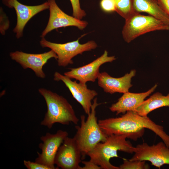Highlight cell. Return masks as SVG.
<instances>
[{"label":"cell","mask_w":169,"mask_h":169,"mask_svg":"<svg viewBox=\"0 0 169 169\" xmlns=\"http://www.w3.org/2000/svg\"><path fill=\"white\" fill-rule=\"evenodd\" d=\"M38 91L44 99L47 106V111L41 122V125L50 129L55 123L65 125L70 123L78 124L79 119L67 99L44 88H40Z\"/></svg>","instance_id":"7a4b0ae2"},{"label":"cell","mask_w":169,"mask_h":169,"mask_svg":"<svg viewBox=\"0 0 169 169\" xmlns=\"http://www.w3.org/2000/svg\"><path fill=\"white\" fill-rule=\"evenodd\" d=\"M11 59L19 63L24 69L29 68L38 77L44 79L46 75L43 70V66L52 58L57 60L58 56L52 50L43 53L32 54L16 51L9 54Z\"/></svg>","instance_id":"8fae6325"},{"label":"cell","mask_w":169,"mask_h":169,"mask_svg":"<svg viewBox=\"0 0 169 169\" xmlns=\"http://www.w3.org/2000/svg\"><path fill=\"white\" fill-rule=\"evenodd\" d=\"M133 4L136 12L147 13L169 26V15L158 0H134Z\"/></svg>","instance_id":"e0dca14e"},{"label":"cell","mask_w":169,"mask_h":169,"mask_svg":"<svg viewBox=\"0 0 169 169\" xmlns=\"http://www.w3.org/2000/svg\"><path fill=\"white\" fill-rule=\"evenodd\" d=\"M81 151L74 137L64 140L56 155L54 163L63 169H81Z\"/></svg>","instance_id":"9c48e42d"},{"label":"cell","mask_w":169,"mask_h":169,"mask_svg":"<svg viewBox=\"0 0 169 169\" xmlns=\"http://www.w3.org/2000/svg\"><path fill=\"white\" fill-rule=\"evenodd\" d=\"M120 169H148L149 165L146 163L145 161H130L124 159L123 163L120 165Z\"/></svg>","instance_id":"ffe728a7"},{"label":"cell","mask_w":169,"mask_h":169,"mask_svg":"<svg viewBox=\"0 0 169 169\" xmlns=\"http://www.w3.org/2000/svg\"><path fill=\"white\" fill-rule=\"evenodd\" d=\"M78 39L64 44H58L49 41L42 38L40 41L43 48H48L54 51L57 56L58 64L60 67H65L73 64L72 59L75 56L85 51L95 49L97 44L94 41L91 40L81 44Z\"/></svg>","instance_id":"8992f818"},{"label":"cell","mask_w":169,"mask_h":169,"mask_svg":"<svg viewBox=\"0 0 169 169\" xmlns=\"http://www.w3.org/2000/svg\"><path fill=\"white\" fill-rule=\"evenodd\" d=\"M126 138V136L123 135L108 136L105 141L98 143L87 155L90 161L102 169H120L119 167L112 165L110 161L111 158L119 157L118 151L130 154L134 152L135 147Z\"/></svg>","instance_id":"277c9868"},{"label":"cell","mask_w":169,"mask_h":169,"mask_svg":"<svg viewBox=\"0 0 169 169\" xmlns=\"http://www.w3.org/2000/svg\"><path fill=\"white\" fill-rule=\"evenodd\" d=\"M69 0L72 8L73 16L77 19L81 20L86 14L84 10L80 7L79 0Z\"/></svg>","instance_id":"44dd1931"},{"label":"cell","mask_w":169,"mask_h":169,"mask_svg":"<svg viewBox=\"0 0 169 169\" xmlns=\"http://www.w3.org/2000/svg\"><path fill=\"white\" fill-rule=\"evenodd\" d=\"M101 104L98 103L97 98H95L86 120L84 115H81L80 125L75 126L77 131L73 137L81 151L82 159L97 144L105 141L108 137L100 128L96 116V108Z\"/></svg>","instance_id":"3957f363"},{"label":"cell","mask_w":169,"mask_h":169,"mask_svg":"<svg viewBox=\"0 0 169 169\" xmlns=\"http://www.w3.org/2000/svg\"><path fill=\"white\" fill-rule=\"evenodd\" d=\"M163 107H169V93L164 96L157 92L144 100L137 108L136 112L141 115L146 116L151 111Z\"/></svg>","instance_id":"ac0fdd59"},{"label":"cell","mask_w":169,"mask_h":169,"mask_svg":"<svg viewBox=\"0 0 169 169\" xmlns=\"http://www.w3.org/2000/svg\"><path fill=\"white\" fill-rule=\"evenodd\" d=\"M54 80L62 81L68 88L73 98L81 105L85 113L87 115L90 113L92 100L98 95L95 90L88 89L86 84L73 81L70 78L58 72L54 73Z\"/></svg>","instance_id":"4fadbf2b"},{"label":"cell","mask_w":169,"mask_h":169,"mask_svg":"<svg viewBox=\"0 0 169 169\" xmlns=\"http://www.w3.org/2000/svg\"><path fill=\"white\" fill-rule=\"evenodd\" d=\"M2 2L9 8H14L16 11L17 23L13 31L16 33L18 39L23 36L24 28L32 18L38 13L49 8L48 1L35 6L25 5L17 0H2Z\"/></svg>","instance_id":"5bb4252c"},{"label":"cell","mask_w":169,"mask_h":169,"mask_svg":"<svg viewBox=\"0 0 169 169\" xmlns=\"http://www.w3.org/2000/svg\"><path fill=\"white\" fill-rule=\"evenodd\" d=\"M157 85H155L147 91L141 93H132L129 92L123 93L118 101L112 105L109 108L112 112L116 115L125 114L126 112L132 111L136 112L137 108L155 90Z\"/></svg>","instance_id":"2e32d148"},{"label":"cell","mask_w":169,"mask_h":169,"mask_svg":"<svg viewBox=\"0 0 169 169\" xmlns=\"http://www.w3.org/2000/svg\"><path fill=\"white\" fill-rule=\"evenodd\" d=\"M160 4L169 15V0H158Z\"/></svg>","instance_id":"484cf974"},{"label":"cell","mask_w":169,"mask_h":169,"mask_svg":"<svg viewBox=\"0 0 169 169\" xmlns=\"http://www.w3.org/2000/svg\"><path fill=\"white\" fill-rule=\"evenodd\" d=\"M116 12L126 20L138 12L134 7V0H115Z\"/></svg>","instance_id":"d6986e66"},{"label":"cell","mask_w":169,"mask_h":169,"mask_svg":"<svg viewBox=\"0 0 169 169\" xmlns=\"http://www.w3.org/2000/svg\"><path fill=\"white\" fill-rule=\"evenodd\" d=\"M115 56H109L108 52L105 50L103 54L90 63L76 68L69 69L64 75L71 79H74L84 84L89 81L94 82L100 73V68L103 64L112 62L116 59Z\"/></svg>","instance_id":"7c38bea8"},{"label":"cell","mask_w":169,"mask_h":169,"mask_svg":"<svg viewBox=\"0 0 169 169\" xmlns=\"http://www.w3.org/2000/svg\"><path fill=\"white\" fill-rule=\"evenodd\" d=\"M136 74L135 69L131 70L129 73L119 78L110 76L107 73H100L98 78V85L107 93L112 94L115 93H124L129 92L132 85L131 84V78Z\"/></svg>","instance_id":"9a60e30c"},{"label":"cell","mask_w":169,"mask_h":169,"mask_svg":"<svg viewBox=\"0 0 169 169\" xmlns=\"http://www.w3.org/2000/svg\"><path fill=\"white\" fill-rule=\"evenodd\" d=\"M84 166L81 167V169H101V167L90 160L89 161H82Z\"/></svg>","instance_id":"d4e9b609"},{"label":"cell","mask_w":169,"mask_h":169,"mask_svg":"<svg viewBox=\"0 0 169 169\" xmlns=\"http://www.w3.org/2000/svg\"><path fill=\"white\" fill-rule=\"evenodd\" d=\"M102 131L108 136L123 135L134 141L142 137L145 128L155 133L169 147V136L161 125L156 124L148 116L141 115L136 112L129 111L120 117L110 118L98 121Z\"/></svg>","instance_id":"6da1fadb"},{"label":"cell","mask_w":169,"mask_h":169,"mask_svg":"<svg viewBox=\"0 0 169 169\" xmlns=\"http://www.w3.org/2000/svg\"><path fill=\"white\" fill-rule=\"evenodd\" d=\"M68 136L67 132L59 130L55 134L47 132L42 136L40 139L42 142L39 145L41 152H37L38 156L35 162L45 165L50 169H59L54 166L55 157L59 148Z\"/></svg>","instance_id":"52a82bcc"},{"label":"cell","mask_w":169,"mask_h":169,"mask_svg":"<svg viewBox=\"0 0 169 169\" xmlns=\"http://www.w3.org/2000/svg\"><path fill=\"white\" fill-rule=\"evenodd\" d=\"M23 163L24 166L28 169H50L48 166L36 162L24 160Z\"/></svg>","instance_id":"cb8c5ba5"},{"label":"cell","mask_w":169,"mask_h":169,"mask_svg":"<svg viewBox=\"0 0 169 169\" xmlns=\"http://www.w3.org/2000/svg\"><path fill=\"white\" fill-rule=\"evenodd\" d=\"M48 2L49 17L47 24L41 36L42 38H44L49 33L58 28L75 26L82 30L87 26V21L78 19L64 12L58 6L55 0H48Z\"/></svg>","instance_id":"30bf717a"},{"label":"cell","mask_w":169,"mask_h":169,"mask_svg":"<svg viewBox=\"0 0 169 169\" xmlns=\"http://www.w3.org/2000/svg\"><path fill=\"white\" fill-rule=\"evenodd\" d=\"M134 153L129 161H149L159 169L165 164L169 165V147L163 142L152 146L146 143L137 145Z\"/></svg>","instance_id":"ba28073f"},{"label":"cell","mask_w":169,"mask_h":169,"mask_svg":"<svg viewBox=\"0 0 169 169\" xmlns=\"http://www.w3.org/2000/svg\"><path fill=\"white\" fill-rule=\"evenodd\" d=\"M9 26V22L5 13L2 11V8L0 9V32L2 35H4L5 31Z\"/></svg>","instance_id":"603a6c76"},{"label":"cell","mask_w":169,"mask_h":169,"mask_svg":"<svg viewBox=\"0 0 169 169\" xmlns=\"http://www.w3.org/2000/svg\"><path fill=\"white\" fill-rule=\"evenodd\" d=\"M169 26L161 21L138 13L125 20L122 35L125 42L130 43L146 33L157 31L168 30Z\"/></svg>","instance_id":"5b68a950"},{"label":"cell","mask_w":169,"mask_h":169,"mask_svg":"<svg viewBox=\"0 0 169 169\" xmlns=\"http://www.w3.org/2000/svg\"><path fill=\"white\" fill-rule=\"evenodd\" d=\"M100 6L101 9L104 12L111 13L115 12V0H100Z\"/></svg>","instance_id":"7402d4cb"}]
</instances>
